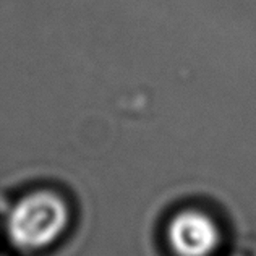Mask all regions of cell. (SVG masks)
I'll use <instances>...</instances> for the list:
<instances>
[{
  "label": "cell",
  "mask_w": 256,
  "mask_h": 256,
  "mask_svg": "<svg viewBox=\"0 0 256 256\" xmlns=\"http://www.w3.org/2000/svg\"><path fill=\"white\" fill-rule=\"evenodd\" d=\"M68 224L62 198L49 192L31 193L13 206L6 228L10 240L23 250H39L54 244Z\"/></svg>",
  "instance_id": "1"
},
{
  "label": "cell",
  "mask_w": 256,
  "mask_h": 256,
  "mask_svg": "<svg viewBox=\"0 0 256 256\" xmlns=\"http://www.w3.org/2000/svg\"><path fill=\"white\" fill-rule=\"evenodd\" d=\"M167 238L177 256H211L219 246L220 232L208 214L186 210L170 220Z\"/></svg>",
  "instance_id": "2"
}]
</instances>
